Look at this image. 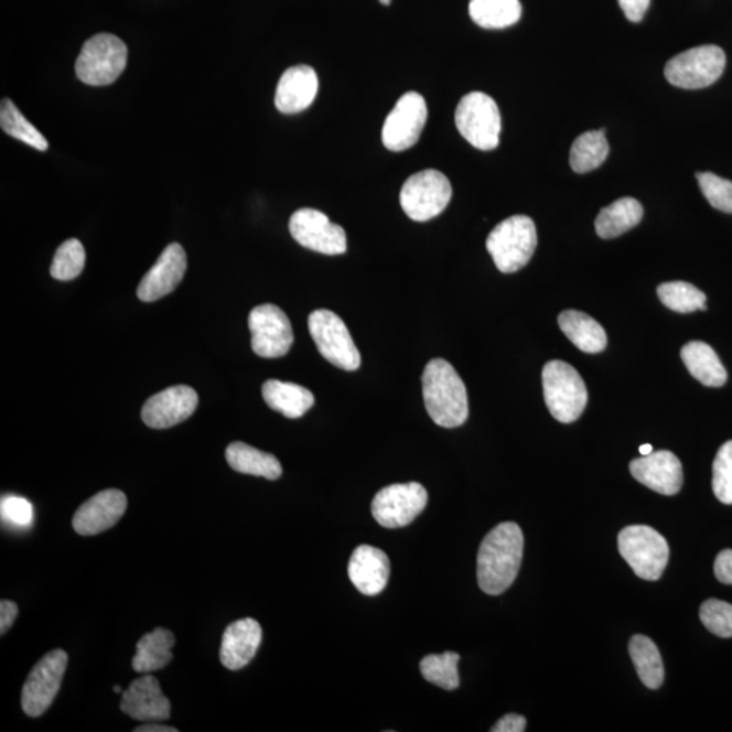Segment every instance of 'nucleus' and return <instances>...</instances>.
I'll return each mask as SVG.
<instances>
[{"mask_svg": "<svg viewBox=\"0 0 732 732\" xmlns=\"http://www.w3.org/2000/svg\"><path fill=\"white\" fill-rule=\"evenodd\" d=\"M289 232L299 245L324 256H341L347 250L345 229L321 211L304 208L294 212Z\"/></svg>", "mask_w": 732, "mask_h": 732, "instance_id": "2eb2a0df", "label": "nucleus"}, {"mask_svg": "<svg viewBox=\"0 0 732 732\" xmlns=\"http://www.w3.org/2000/svg\"><path fill=\"white\" fill-rule=\"evenodd\" d=\"M262 640V628L257 620L246 617L228 625L223 635L220 660L228 670H240L256 657Z\"/></svg>", "mask_w": 732, "mask_h": 732, "instance_id": "412c9836", "label": "nucleus"}, {"mask_svg": "<svg viewBox=\"0 0 732 732\" xmlns=\"http://www.w3.org/2000/svg\"><path fill=\"white\" fill-rule=\"evenodd\" d=\"M459 663V654L446 652L444 654L428 655L422 659L419 667H421L424 680L442 689L454 690L460 685Z\"/></svg>", "mask_w": 732, "mask_h": 732, "instance_id": "f704fd0d", "label": "nucleus"}, {"mask_svg": "<svg viewBox=\"0 0 732 732\" xmlns=\"http://www.w3.org/2000/svg\"><path fill=\"white\" fill-rule=\"evenodd\" d=\"M700 620L711 634L729 639L732 637V605L711 599L700 607Z\"/></svg>", "mask_w": 732, "mask_h": 732, "instance_id": "4c0bfd02", "label": "nucleus"}, {"mask_svg": "<svg viewBox=\"0 0 732 732\" xmlns=\"http://www.w3.org/2000/svg\"><path fill=\"white\" fill-rule=\"evenodd\" d=\"M542 389L551 416L562 423L575 422L588 405V389L574 366L549 362L542 369Z\"/></svg>", "mask_w": 732, "mask_h": 732, "instance_id": "20e7f679", "label": "nucleus"}, {"mask_svg": "<svg viewBox=\"0 0 732 732\" xmlns=\"http://www.w3.org/2000/svg\"><path fill=\"white\" fill-rule=\"evenodd\" d=\"M262 395L271 410L289 419L303 417L315 403L314 394L294 383L268 380L263 384Z\"/></svg>", "mask_w": 732, "mask_h": 732, "instance_id": "393cba45", "label": "nucleus"}, {"mask_svg": "<svg viewBox=\"0 0 732 732\" xmlns=\"http://www.w3.org/2000/svg\"><path fill=\"white\" fill-rule=\"evenodd\" d=\"M629 471L637 482L655 493L676 495L682 487V464L676 454L669 451L653 452L633 460Z\"/></svg>", "mask_w": 732, "mask_h": 732, "instance_id": "a211bd4d", "label": "nucleus"}, {"mask_svg": "<svg viewBox=\"0 0 732 732\" xmlns=\"http://www.w3.org/2000/svg\"><path fill=\"white\" fill-rule=\"evenodd\" d=\"M18 616V605L13 601L0 602V634L4 635L14 624Z\"/></svg>", "mask_w": 732, "mask_h": 732, "instance_id": "c03bdc74", "label": "nucleus"}, {"mask_svg": "<svg viewBox=\"0 0 732 732\" xmlns=\"http://www.w3.org/2000/svg\"><path fill=\"white\" fill-rule=\"evenodd\" d=\"M121 690H122L121 687H118V685H117V687H115V692L116 693H121Z\"/></svg>", "mask_w": 732, "mask_h": 732, "instance_id": "09e8293b", "label": "nucleus"}, {"mask_svg": "<svg viewBox=\"0 0 732 732\" xmlns=\"http://www.w3.org/2000/svg\"><path fill=\"white\" fill-rule=\"evenodd\" d=\"M610 155V143L605 136V128L600 131L584 132L578 136L570 151V166L578 174L590 173L599 169Z\"/></svg>", "mask_w": 732, "mask_h": 732, "instance_id": "c756f323", "label": "nucleus"}, {"mask_svg": "<svg viewBox=\"0 0 732 732\" xmlns=\"http://www.w3.org/2000/svg\"><path fill=\"white\" fill-rule=\"evenodd\" d=\"M681 358L689 370V374L699 380L702 386L722 387L728 381V372H725L718 354L706 342L693 341L685 345L681 351Z\"/></svg>", "mask_w": 732, "mask_h": 732, "instance_id": "a878e982", "label": "nucleus"}, {"mask_svg": "<svg viewBox=\"0 0 732 732\" xmlns=\"http://www.w3.org/2000/svg\"><path fill=\"white\" fill-rule=\"evenodd\" d=\"M67 665V653L53 649L33 667L23 685L21 699L22 710L28 717L39 718L49 710L61 690Z\"/></svg>", "mask_w": 732, "mask_h": 732, "instance_id": "9b49d317", "label": "nucleus"}, {"mask_svg": "<svg viewBox=\"0 0 732 732\" xmlns=\"http://www.w3.org/2000/svg\"><path fill=\"white\" fill-rule=\"evenodd\" d=\"M317 88L319 80L314 68L309 66L288 68L277 86L276 108L283 115L300 114L314 103Z\"/></svg>", "mask_w": 732, "mask_h": 732, "instance_id": "4be33fe9", "label": "nucleus"}, {"mask_svg": "<svg viewBox=\"0 0 732 732\" xmlns=\"http://www.w3.org/2000/svg\"><path fill=\"white\" fill-rule=\"evenodd\" d=\"M227 463L240 474L267 477L269 481L279 480L282 466L273 454L258 451L245 442H233L227 446Z\"/></svg>", "mask_w": 732, "mask_h": 732, "instance_id": "bb28decb", "label": "nucleus"}, {"mask_svg": "<svg viewBox=\"0 0 732 732\" xmlns=\"http://www.w3.org/2000/svg\"><path fill=\"white\" fill-rule=\"evenodd\" d=\"M725 68V53L717 45L685 51L667 62L665 76L670 85L699 90L715 84Z\"/></svg>", "mask_w": 732, "mask_h": 732, "instance_id": "1a4fd4ad", "label": "nucleus"}, {"mask_svg": "<svg viewBox=\"0 0 732 732\" xmlns=\"http://www.w3.org/2000/svg\"><path fill=\"white\" fill-rule=\"evenodd\" d=\"M186 252L179 244L169 245L158 261L139 283L138 297L146 303L173 292L186 273Z\"/></svg>", "mask_w": 732, "mask_h": 732, "instance_id": "6ab92c4d", "label": "nucleus"}, {"mask_svg": "<svg viewBox=\"0 0 732 732\" xmlns=\"http://www.w3.org/2000/svg\"><path fill=\"white\" fill-rule=\"evenodd\" d=\"M519 0H471L472 21L484 29H505L515 25L521 18Z\"/></svg>", "mask_w": 732, "mask_h": 732, "instance_id": "7c9ffc66", "label": "nucleus"}, {"mask_svg": "<svg viewBox=\"0 0 732 732\" xmlns=\"http://www.w3.org/2000/svg\"><path fill=\"white\" fill-rule=\"evenodd\" d=\"M652 0H618L620 8L624 11L627 20L634 23L643 21Z\"/></svg>", "mask_w": 732, "mask_h": 732, "instance_id": "a19ab883", "label": "nucleus"}, {"mask_svg": "<svg viewBox=\"0 0 732 732\" xmlns=\"http://www.w3.org/2000/svg\"><path fill=\"white\" fill-rule=\"evenodd\" d=\"M309 329L319 353L336 368L357 370L362 365V354L347 330L346 324L333 311L316 310L309 317Z\"/></svg>", "mask_w": 732, "mask_h": 732, "instance_id": "9d476101", "label": "nucleus"}, {"mask_svg": "<svg viewBox=\"0 0 732 732\" xmlns=\"http://www.w3.org/2000/svg\"><path fill=\"white\" fill-rule=\"evenodd\" d=\"M251 347L263 358H280L291 351L294 336L291 321L274 304L256 306L249 315Z\"/></svg>", "mask_w": 732, "mask_h": 732, "instance_id": "ddd939ff", "label": "nucleus"}, {"mask_svg": "<svg viewBox=\"0 0 732 732\" xmlns=\"http://www.w3.org/2000/svg\"><path fill=\"white\" fill-rule=\"evenodd\" d=\"M128 499L120 489H105L76 510L73 518L75 532L80 536H94L105 532L126 515Z\"/></svg>", "mask_w": 732, "mask_h": 732, "instance_id": "f3484780", "label": "nucleus"}, {"mask_svg": "<svg viewBox=\"0 0 732 732\" xmlns=\"http://www.w3.org/2000/svg\"><path fill=\"white\" fill-rule=\"evenodd\" d=\"M422 392L428 415L442 428H459L469 418V395L456 369L434 358L422 375Z\"/></svg>", "mask_w": 732, "mask_h": 732, "instance_id": "f03ea898", "label": "nucleus"}, {"mask_svg": "<svg viewBox=\"0 0 732 732\" xmlns=\"http://www.w3.org/2000/svg\"><path fill=\"white\" fill-rule=\"evenodd\" d=\"M460 134L475 149L492 151L499 146L500 114L495 100L481 92L466 94L454 115Z\"/></svg>", "mask_w": 732, "mask_h": 732, "instance_id": "0eeeda50", "label": "nucleus"}, {"mask_svg": "<svg viewBox=\"0 0 732 732\" xmlns=\"http://www.w3.org/2000/svg\"><path fill=\"white\" fill-rule=\"evenodd\" d=\"M701 193L713 208L732 215V182L713 173H698Z\"/></svg>", "mask_w": 732, "mask_h": 732, "instance_id": "58836bf2", "label": "nucleus"}, {"mask_svg": "<svg viewBox=\"0 0 732 732\" xmlns=\"http://www.w3.org/2000/svg\"><path fill=\"white\" fill-rule=\"evenodd\" d=\"M86 251L78 239L64 241L56 250L51 265V276L61 281L76 279L85 269Z\"/></svg>", "mask_w": 732, "mask_h": 732, "instance_id": "c9c22d12", "label": "nucleus"}, {"mask_svg": "<svg viewBox=\"0 0 732 732\" xmlns=\"http://www.w3.org/2000/svg\"><path fill=\"white\" fill-rule=\"evenodd\" d=\"M197 406L198 395L193 388L170 387L146 401L141 418L152 429L173 428L191 418Z\"/></svg>", "mask_w": 732, "mask_h": 732, "instance_id": "dca6fc26", "label": "nucleus"}, {"mask_svg": "<svg viewBox=\"0 0 732 732\" xmlns=\"http://www.w3.org/2000/svg\"><path fill=\"white\" fill-rule=\"evenodd\" d=\"M127 45L115 34L100 33L88 39L75 64L76 75L86 85L114 84L127 67Z\"/></svg>", "mask_w": 732, "mask_h": 732, "instance_id": "39448f33", "label": "nucleus"}, {"mask_svg": "<svg viewBox=\"0 0 732 732\" xmlns=\"http://www.w3.org/2000/svg\"><path fill=\"white\" fill-rule=\"evenodd\" d=\"M179 730L174 728H168V725H161L157 723L140 725V728L134 729V732H176Z\"/></svg>", "mask_w": 732, "mask_h": 732, "instance_id": "a18cd8bd", "label": "nucleus"}, {"mask_svg": "<svg viewBox=\"0 0 732 732\" xmlns=\"http://www.w3.org/2000/svg\"><path fill=\"white\" fill-rule=\"evenodd\" d=\"M428 499L427 488L422 484H391L376 494L372 502V515L384 528H403L421 515Z\"/></svg>", "mask_w": 732, "mask_h": 732, "instance_id": "f8f14e48", "label": "nucleus"}, {"mask_svg": "<svg viewBox=\"0 0 732 732\" xmlns=\"http://www.w3.org/2000/svg\"><path fill=\"white\" fill-rule=\"evenodd\" d=\"M712 488L724 505H732V440L725 442L713 460Z\"/></svg>", "mask_w": 732, "mask_h": 732, "instance_id": "e433bc0d", "label": "nucleus"}, {"mask_svg": "<svg viewBox=\"0 0 732 732\" xmlns=\"http://www.w3.org/2000/svg\"><path fill=\"white\" fill-rule=\"evenodd\" d=\"M347 570L352 583L359 593L377 595L387 586L389 560L379 548L359 546L354 549Z\"/></svg>", "mask_w": 732, "mask_h": 732, "instance_id": "5701e85b", "label": "nucleus"}, {"mask_svg": "<svg viewBox=\"0 0 732 732\" xmlns=\"http://www.w3.org/2000/svg\"><path fill=\"white\" fill-rule=\"evenodd\" d=\"M639 452L642 456H647V454L653 453L654 451L652 445L645 444L639 448Z\"/></svg>", "mask_w": 732, "mask_h": 732, "instance_id": "49530a36", "label": "nucleus"}, {"mask_svg": "<svg viewBox=\"0 0 732 732\" xmlns=\"http://www.w3.org/2000/svg\"><path fill=\"white\" fill-rule=\"evenodd\" d=\"M2 518L15 527H28L33 519V506L31 502L21 497H6L2 499Z\"/></svg>", "mask_w": 732, "mask_h": 732, "instance_id": "ea45409f", "label": "nucleus"}, {"mask_svg": "<svg viewBox=\"0 0 732 732\" xmlns=\"http://www.w3.org/2000/svg\"><path fill=\"white\" fill-rule=\"evenodd\" d=\"M486 247L502 273H516L527 267L537 247L532 218L524 215L506 218L489 233Z\"/></svg>", "mask_w": 732, "mask_h": 732, "instance_id": "7ed1b4c3", "label": "nucleus"}, {"mask_svg": "<svg viewBox=\"0 0 732 732\" xmlns=\"http://www.w3.org/2000/svg\"><path fill=\"white\" fill-rule=\"evenodd\" d=\"M452 185L439 170L411 175L400 192V205L415 222H428L444 212L452 198Z\"/></svg>", "mask_w": 732, "mask_h": 732, "instance_id": "6e6552de", "label": "nucleus"}, {"mask_svg": "<svg viewBox=\"0 0 732 732\" xmlns=\"http://www.w3.org/2000/svg\"><path fill=\"white\" fill-rule=\"evenodd\" d=\"M622 557L642 580L658 581L663 577L670 549L665 537L647 525H631L618 535Z\"/></svg>", "mask_w": 732, "mask_h": 732, "instance_id": "423d86ee", "label": "nucleus"}, {"mask_svg": "<svg viewBox=\"0 0 732 732\" xmlns=\"http://www.w3.org/2000/svg\"><path fill=\"white\" fill-rule=\"evenodd\" d=\"M629 654L637 676L649 689H658L664 683L665 669L659 649L647 636L635 635L629 642Z\"/></svg>", "mask_w": 732, "mask_h": 732, "instance_id": "2f4dec72", "label": "nucleus"}, {"mask_svg": "<svg viewBox=\"0 0 732 732\" xmlns=\"http://www.w3.org/2000/svg\"><path fill=\"white\" fill-rule=\"evenodd\" d=\"M658 298L667 309L680 312V314H690V312L707 310L706 294L689 282L672 281L660 283L658 287Z\"/></svg>", "mask_w": 732, "mask_h": 732, "instance_id": "72a5a7b5", "label": "nucleus"}, {"mask_svg": "<svg viewBox=\"0 0 732 732\" xmlns=\"http://www.w3.org/2000/svg\"><path fill=\"white\" fill-rule=\"evenodd\" d=\"M643 206L639 201L624 197L601 209L595 218V233L602 239H615L642 222Z\"/></svg>", "mask_w": 732, "mask_h": 732, "instance_id": "cd10ccee", "label": "nucleus"}, {"mask_svg": "<svg viewBox=\"0 0 732 732\" xmlns=\"http://www.w3.org/2000/svg\"><path fill=\"white\" fill-rule=\"evenodd\" d=\"M175 645V637L169 629L157 628L144 635L136 646V655L132 660L133 669L138 672H152L166 667L173 653L171 648Z\"/></svg>", "mask_w": 732, "mask_h": 732, "instance_id": "c85d7f7f", "label": "nucleus"}, {"mask_svg": "<svg viewBox=\"0 0 732 732\" xmlns=\"http://www.w3.org/2000/svg\"><path fill=\"white\" fill-rule=\"evenodd\" d=\"M428 120L427 100L416 92L401 96L383 127V144L400 152L417 144Z\"/></svg>", "mask_w": 732, "mask_h": 732, "instance_id": "4468645a", "label": "nucleus"}, {"mask_svg": "<svg viewBox=\"0 0 732 732\" xmlns=\"http://www.w3.org/2000/svg\"><path fill=\"white\" fill-rule=\"evenodd\" d=\"M380 2H381L384 6H388L389 3H391V0H380Z\"/></svg>", "mask_w": 732, "mask_h": 732, "instance_id": "de8ad7c7", "label": "nucleus"}, {"mask_svg": "<svg viewBox=\"0 0 732 732\" xmlns=\"http://www.w3.org/2000/svg\"><path fill=\"white\" fill-rule=\"evenodd\" d=\"M0 127H2L3 132L11 136L17 140L23 141V143L33 147V149L39 151L49 150V141L44 138L39 129L29 122L17 108L13 100L4 98L2 105H0Z\"/></svg>", "mask_w": 732, "mask_h": 732, "instance_id": "473e14b6", "label": "nucleus"}, {"mask_svg": "<svg viewBox=\"0 0 732 732\" xmlns=\"http://www.w3.org/2000/svg\"><path fill=\"white\" fill-rule=\"evenodd\" d=\"M558 322L567 338L583 353L595 354L606 349L604 327L584 312L567 310L559 315Z\"/></svg>", "mask_w": 732, "mask_h": 732, "instance_id": "b1692460", "label": "nucleus"}, {"mask_svg": "<svg viewBox=\"0 0 732 732\" xmlns=\"http://www.w3.org/2000/svg\"><path fill=\"white\" fill-rule=\"evenodd\" d=\"M523 552V530L515 523L499 524L484 537L477 553V582L484 593L499 595L512 586Z\"/></svg>", "mask_w": 732, "mask_h": 732, "instance_id": "f257e3e1", "label": "nucleus"}, {"mask_svg": "<svg viewBox=\"0 0 732 732\" xmlns=\"http://www.w3.org/2000/svg\"><path fill=\"white\" fill-rule=\"evenodd\" d=\"M121 711L133 720L159 723L170 719V701L161 689V683L150 675L134 680L122 693Z\"/></svg>", "mask_w": 732, "mask_h": 732, "instance_id": "aec40b11", "label": "nucleus"}, {"mask_svg": "<svg viewBox=\"0 0 732 732\" xmlns=\"http://www.w3.org/2000/svg\"><path fill=\"white\" fill-rule=\"evenodd\" d=\"M527 729V719L516 713H510L499 720L492 729L493 732H523Z\"/></svg>", "mask_w": 732, "mask_h": 732, "instance_id": "37998d69", "label": "nucleus"}, {"mask_svg": "<svg viewBox=\"0 0 732 732\" xmlns=\"http://www.w3.org/2000/svg\"><path fill=\"white\" fill-rule=\"evenodd\" d=\"M713 571H715L719 582L732 586V549H724L718 555Z\"/></svg>", "mask_w": 732, "mask_h": 732, "instance_id": "79ce46f5", "label": "nucleus"}]
</instances>
